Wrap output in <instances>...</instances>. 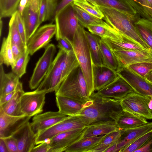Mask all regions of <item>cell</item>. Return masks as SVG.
<instances>
[{
	"label": "cell",
	"instance_id": "cell-7",
	"mask_svg": "<svg viewBox=\"0 0 152 152\" xmlns=\"http://www.w3.org/2000/svg\"><path fill=\"white\" fill-rule=\"evenodd\" d=\"M151 99L137 92L130 93L120 100L123 110L143 117L152 119V112L148 104Z\"/></svg>",
	"mask_w": 152,
	"mask_h": 152
},
{
	"label": "cell",
	"instance_id": "cell-52",
	"mask_svg": "<svg viewBox=\"0 0 152 152\" xmlns=\"http://www.w3.org/2000/svg\"><path fill=\"white\" fill-rule=\"evenodd\" d=\"M12 54L15 62L24 52H23L17 45L15 44H12Z\"/></svg>",
	"mask_w": 152,
	"mask_h": 152
},
{
	"label": "cell",
	"instance_id": "cell-8",
	"mask_svg": "<svg viewBox=\"0 0 152 152\" xmlns=\"http://www.w3.org/2000/svg\"><path fill=\"white\" fill-rule=\"evenodd\" d=\"M56 48L53 44H48L45 47L44 52L37 62L29 82L30 88L34 89L39 85L52 64Z\"/></svg>",
	"mask_w": 152,
	"mask_h": 152
},
{
	"label": "cell",
	"instance_id": "cell-57",
	"mask_svg": "<svg viewBox=\"0 0 152 152\" xmlns=\"http://www.w3.org/2000/svg\"><path fill=\"white\" fill-rule=\"evenodd\" d=\"M145 79L152 84V70L147 75Z\"/></svg>",
	"mask_w": 152,
	"mask_h": 152
},
{
	"label": "cell",
	"instance_id": "cell-17",
	"mask_svg": "<svg viewBox=\"0 0 152 152\" xmlns=\"http://www.w3.org/2000/svg\"><path fill=\"white\" fill-rule=\"evenodd\" d=\"M40 0H29L23 12L22 17L26 31L27 42L37 30Z\"/></svg>",
	"mask_w": 152,
	"mask_h": 152
},
{
	"label": "cell",
	"instance_id": "cell-18",
	"mask_svg": "<svg viewBox=\"0 0 152 152\" xmlns=\"http://www.w3.org/2000/svg\"><path fill=\"white\" fill-rule=\"evenodd\" d=\"M118 62L120 68L134 64L152 60V50H118L113 51Z\"/></svg>",
	"mask_w": 152,
	"mask_h": 152
},
{
	"label": "cell",
	"instance_id": "cell-29",
	"mask_svg": "<svg viewBox=\"0 0 152 152\" xmlns=\"http://www.w3.org/2000/svg\"><path fill=\"white\" fill-rule=\"evenodd\" d=\"M134 26L140 37L152 50V21L141 18L135 23Z\"/></svg>",
	"mask_w": 152,
	"mask_h": 152
},
{
	"label": "cell",
	"instance_id": "cell-25",
	"mask_svg": "<svg viewBox=\"0 0 152 152\" xmlns=\"http://www.w3.org/2000/svg\"><path fill=\"white\" fill-rule=\"evenodd\" d=\"M115 122L117 127L121 129L140 126L148 122L147 119L143 117L124 110Z\"/></svg>",
	"mask_w": 152,
	"mask_h": 152
},
{
	"label": "cell",
	"instance_id": "cell-37",
	"mask_svg": "<svg viewBox=\"0 0 152 152\" xmlns=\"http://www.w3.org/2000/svg\"><path fill=\"white\" fill-rule=\"evenodd\" d=\"M121 133V129L104 135L99 142L89 152H104L111 145L117 143Z\"/></svg>",
	"mask_w": 152,
	"mask_h": 152
},
{
	"label": "cell",
	"instance_id": "cell-31",
	"mask_svg": "<svg viewBox=\"0 0 152 152\" xmlns=\"http://www.w3.org/2000/svg\"><path fill=\"white\" fill-rule=\"evenodd\" d=\"M85 32L90 49L93 63L96 65H104L100 48L101 38L86 31Z\"/></svg>",
	"mask_w": 152,
	"mask_h": 152
},
{
	"label": "cell",
	"instance_id": "cell-22",
	"mask_svg": "<svg viewBox=\"0 0 152 152\" xmlns=\"http://www.w3.org/2000/svg\"><path fill=\"white\" fill-rule=\"evenodd\" d=\"M56 98L58 111L68 116L79 114L84 107V103L69 97L56 96Z\"/></svg>",
	"mask_w": 152,
	"mask_h": 152
},
{
	"label": "cell",
	"instance_id": "cell-10",
	"mask_svg": "<svg viewBox=\"0 0 152 152\" xmlns=\"http://www.w3.org/2000/svg\"><path fill=\"white\" fill-rule=\"evenodd\" d=\"M45 91H37L24 92L20 100L22 111L26 115L31 117L41 113L45 103Z\"/></svg>",
	"mask_w": 152,
	"mask_h": 152
},
{
	"label": "cell",
	"instance_id": "cell-55",
	"mask_svg": "<svg viewBox=\"0 0 152 152\" xmlns=\"http://www.w3.org/2000/svg\"><path fill=\"white\" fill-rule=\"evenodd\" d=\"M117 143H115L109 147L104 152H116Z\"/></svg>",
	"mask_w": 152,
	"mask_h": 152
},
{
	"label": "cell",
	"instance_id": "cell-4",
	"mask_svg": "<svg viewBox=\"0 0 152 152\" xmlns=\"http://www.w3.org/2000/svg\"><path fill=\"white\" fill-rule=\"evenodd\" d=\"M84 28L79 24L71 45L90 89L94 92L93 74V61Z\"/></svg>",
	"mask_w": 152,
	"mask_h": 152
},
{
	"label": "cell",
	"instance_id": "cell-40",
	"mask_svg": "<svg viewBox=\"0 0 152 152\" xmlns=\"http://www.w3.org/2000/svg\"><path fill=\"white\" fill-rule=\"evenodd\" d=\"M29 55L27 50L11 66L12 72L20 78L26 72L27 66L30 58Z\"/></svg>",
	"mask_w": 152,
	"mask_h": 152
},
{
	"label": "cell",
	"instance_id": "cell-15",
	"mask_svg": "<svg viewBox=\"0 0 152 152\" xmlns=\"http://www.w3.org/2000/svg\"><path fill=\"white\" fill-rule=\"evenodd\" d=\"M31 117L25 115L16 116L6 113L0 107V138L12 136Z\"/></svg>",
	"mask_w": 152,
	"mask_h": 152
},
{
	"label": "cell",
	"instance_id": "cell-13",
	"mask_svg": "<svg viewBox=\"0 0 152 152\" xmlns=\"http://www.w3.org/2000/svg\"><path fill=\"white\" fill-rule=\"evenodd\" d=\"M136 92L123 78L118 77L111 83L95 93L103 97L120 100L129 94Z\"/></svg>",
	"mask_w": 152,
	"mask_h": 152
},
{
	"label": "cell",
	"instance_id": "cell-47",
	"mask_svg": "<svg viewBox=\"0 0 152 152\" xmlns=\"http://www.w3.org/2000/svg\"><path fill=\"white\" fill-rule=\"evenodd\" d=\"M58 42V47L64 50L67 53H69L74 51L71 44L66 39L59 38L57 40Z\"/></svg>",
	"mask_w": 152,
	"mask_h": 152
},
{
	"label": "cell",
	"instance_id": "cell-34",
	"mask_svg": "<svg viewBox=\"0 0 152 152\" xmlns=\"http://www.w3.org/2000/svg\"><path fill=\"white\" fill-rule=\"evenodd\" d=\"M73 7L79 23L84 28H87L89 25H101L104 23L105 21L102 19L90 14L74 3Z\"/></svg>",
	"mask_w": 152,
	"mask_h": 152
},
{
	"label": "cell",
	"instance_id": "cell-45",
	"mask_svg": "<svg viewBox=\"0 0 152 152\" xmlns=\"http://www.w3.org/2000/svg\"><path fill=\"white\" fill-rule=\"evenodd\" d=\"M16 23L19 32L24 44L27 46V40L26 37V28L22 17L17 10L14 13Z\"/></svg>",
	"mask_w": 152,
	"mask_h": 152
},
{
	"label": "cell",
	"instance_id": "cell-14",
	"mask_svg": "<svg viewBox=\"0 0 152 152\" xmlns=\"http://www.w3.org/2000/svg\"><path fill=\"white\" fill-rule=\"evenodd\" d=\"M64 80L58 60L56 56L50 69L35 90L45 91L47 93L55 92L58 89Z\"/></svg>",
	"mask_w": 152,
	"mask_h": 152
},
{
	"label": "cell",
	"instance_id": "cell-33",
	"mask_svg": "<svg viewBox=\"0 0 152 152\" xmlns=\"http://www.w3.org/2000/svg\"><path fill=\"white\" fill-rule=\"evenodd\" d=\"M100 45L103 64L116 72L120 68L113 51L101 38Z\"/></svg>",
	"mask_w": 152,
	"mask_h": 152
},
{
	"label": "cell",
	"instance_id": "cell-54",
	"mask_svg": "<svg viewBox=\"0 0 152 152\" xmlns=\"http://www.w3.org/2000/svg\"><path fill=\"white\" fill-rule=\"evenodd\" d=\"M0 152H9L6 144L2 138H0Z\"/></svg>",
	"mask_w": 152,
	"mask_h": 152
},
{
	"label": "cell",
	"instance_id": "cell-41",
	"mask_svg": "<svg viewBox=\"0 0 152 152\" xmlns=\"http://www.w3.org/2000/svg\"><path fill=\"white\" fill-rule=\"evenodd\" d=\"M73 2L74 4L90 14L100 19H103L104 15L98 6L87 0H74Z\"/></svg>",
	"mask_w": 152,
	"mask_h": 152
},
{
	"label": "cell",
	"instance_id": "cell-56",
	"mask_svg": "<svg viewBox=\"0 0 152 152\" xmlns=\"http://www.w3.org/2000/svg\"><path fill=\"white\" fill-rule=\"evenodd\" d=\"M149 14L152 18V0H146Z\"/></svg>",
	"mask_w": 152,
	"mask_h": 152
},
{
	"label": "cell",
	"instance_id": "cell-53",
	"mask_svg": "<svg viewBox=\"0 0 152 152\" xmlns=\"http://www.w3.org/2000/svg\"><path fill=\"white\" fill-rule=\"evenodd\" d=\"M29 0H20L18 6L17 10L22 15L23 11Z\"/></svg>",
	"mask_w": 152,
	"mask_h": 152
},
{
	"label": "cell",
	"instance_id": "cell-21",
	"mask_svg": "<svg viewBox=\"0 0 152 152\" xmlns=\"http://www.w3.org/2000/svg\"><path fill=\"white\" fill-rule=\"evenodd\" d=\"M92 67L94 91L101 89L118 76L116 72L104 65H96L93 63Z\"/></svg>",
	"mask_w": 152,
	"mask_h": 152
},
{
	"label": "cell",
	"instance_id": "cell-38",
	"mask_svg": "<svg viewBox=\"0 0 152 152\" xmlns=\"http://www.w3.org/2000/svg\"><path fill=\"white\" fill-rule=\"evenodd\" d=\"M9 26V32L11 35L12 44L17 45L23 52L26 51L27 50V47L22 40L18 29L14 14L11 17Z\"/></svg>",
	"mask_w": 152,
	"mask_h": 152
},
{
	"label": "cell",
	"instance_id": "cell-1",
	"mask_svg": "<svg viewBox=\"0 0 152 152\" xmlns=\"http://www.w3.org/2000/svg\"><path fill=\"white\" fill-rule=\"evenodd\" d=\"M123 111L120 100L101 97L94 92L84 103L79 114L90 120L92 124L115 122Z\"/></svg>",
	"mask_w": 152,
	"mask_h": 152
},
{
	"label": "cell",
	"instance_id": "cell-6",
	"mask_svg": "<svg viewBox=\"0 0 152 152\" xmlns=\"http://www.w3.org/2000/svg\"><path fill=\"white\" fill-rule=\"evenodd\" d=\"M91 123L90 120L80 114L68 116L64 120L38 134L36 140V145L49 140L59 134L84 128Z\"/></svg>",
	"mask_w": 152,
	"mask_h": 152
},
{
	"label": "cell",
	"instance_id": "cell-19",
	"mask_svg": "<svg viewBox=\"0 0 152 152\" xmlns=\"http://www.w3.org/2000/svg\"><path fill=\"white\" fill-rule=\"evenodd\" d=\"M152 130V122H148L136 127L121 129V135L117 143L116 152H121L140 136Z\"/></svg>",
	"mask_w": 152,
	"mask_h": 152
},
{
	"label": "cell",
	"instance_id": "cell-5",
	"mask_svg": "<svg viewBox=\"0 0 152 152\" xmlns=\"http://www.w3.org/2000/svg\"><path fill=\"white\" fill-rule=\"evenodd\" d=\"M72 2L60 10L56 15L55 21L56 27V39L66 40L72 42L79 23L76 17Z\"/></svg>",
	"mask_w": 152,
	"mask_h": 152
},
{
	"label": "cell",
	"instance_id": "cell-9",
	"mask_svg": "<svg viewBox=\"0 0 152 152\" xmlns=\"http://www.w3.org/2000/svg\"><path fill=\"white\" fill-rule=\"evenodd\" d=\"M118 75L125 80L135 91L151 99L149 104L152 107V84L127 67L120 69Z\"/></svg>",
	"mask_w": 152,
	"mask_h": 152
},
{
	"label": "cell",
	"instance_id": "cell-16",
	"mask_svg": "<svg viewBox=\"0 0 152 152\" xmlns=\"http://www.w3.org/2000/svg\"><path fill=\"white\" fill-rule=\"evenodd\" d=\"M68 117L58 111H48L39 114L34 116L32 122L30 123V126L33 132L37 135Z\"/></svg>",
	"mask_w": 152,
	"mask_h": 152
},
{
	"label": "cell",
	"instance_id": "cell-50",
	"mask_svg": "<svg viewBox=\"0 0 152 152\" xmlns=\"http://www.w3.org/2000/svg\"><path fill=\"white\" fill-rule=\"evenodd\" d=\"M134 152H152V136L142 146Z\"/></svg>",
	"mask_w": 152,
	"mask_h": 152
},
{
	"label": "cell",
	"instance_id": "cell-42",
	"mask_svg": "<svg viewBox=\"0 0 152 152\" xmlns=\"http://www.w3.org/2000/svg\"><path fill=\"white\" fill-rule=\"evenodd\" d=\"M142 18L152 21L146 0H125Z\"/></svg>",
	"mask_w": 152,
	"mask_h": 152
},
{
	"label": "cell",
	"instance_id": "cell-51",
	"mask_svg": "<svg viewBox=\"0 0 152 152\" xmlns=\"http://www.w3.org/2000/svg\"><path fill=\"white\" fill-rule=\"evenodd\" d=\"M74 0H56L57 5L55 13V18L56 15L61 9Z\"/></svg>",
	"mask_w": 152,
	"mask_h": 152
},
{
	"label": "cell",
	"instance_id": "cell-20",
	"mask_svg": "<svg viewBox=\"0 0 152 152\" xmlns=\"http://www.w3.org/2000/svg\"><path fill=\"white\" fill-rule=\"evenodd\" d=\"M12 136L17 141L18 152H31L37 145V135L32 131L29 121L23 125Z\"/></svg>",
	"mask_w": 152,
	"mask_h": 152
},
{
	"label": "cell",
	"instance_id": "cell-44",
	"mask_svg": "<svg viewBox=\"0 0 152 152\" xmlns=\"http://www.w3.org/2000/svg\"><path fill=\"white\" fill-rule=\"evenodd\" d=\"M152 136V130L143 134L121 152H134L142 146Z\"/></svg>",
	"mask_w": 152,
	"mask_h": 152
},
{
	"label": "cell",
	"instance_id": "cell-2",
	"mask_svg": "<svg viewBox=\"0 0 152 152\" xmlns=\"http://www.w3.org/2000/svg\"><path fill=\"white\" fill-rule=\"evenodd\" d=\"M99 7L104 15L103 19L107 23L144 49H151L140 37L136 30L134 24L141 18L138 13L132 15L113 9Z\"/></svg>",
	"mask_w": 152,
	"mask_h": 152
},
{
	"label": "cell",
	"instance_id": "cell-48",
	"mask_svg": "<svg viewBox=\"0 0 152 152\" xmlns=\"http://www.w3.org/2000/svg\"><path fill=\"white\" fill-rule=\"evenodd\" d=\"M50 147L48 140H46L35 146L31 152H50Z\"/></svg>",
	"mask_w": 152,
	"mask_h": 152
},
{
	"label": "cell",
	"instance_id": "cell-28",
	"mask_svg": "<svg viewBox=\"0 0 152 152\" xmlns=\"http://www.w3.org/2000/svg\"><path fill=\"white\" fill-rule=\"evenodd\" d=\"M103 135L83 138L68 147L65 152H89L100 141Z\"/></svg>",
	"mask_w": 152,
	"mask_h": 152
},
{
	"label": "cell",
	"instance_id": "cell-43",
	"mask_svg": "<svg viewBox=\"0 0 152 152\" xmlns=\"http://www.w3.org/2000/svg\"><path fill=\"white\" fill-rule=\"evenodd\" d=\"M127 67L145 79L152 70V60L134 64Z\"/></svg>",
	"mask_w": 152,
	"mask_h": 152
},
{
	"label": "cell",
	"instance_id": "cell-49",
	"mask_svg": "<svg viewBox=\"0 0 152 152\" xmlns=\"http://www.w3.org/2000/svg\"><path fill=\"white\" fill-rule=\"evenodd\" d=\"M22 89H23V85L22 83H21L15 90L0 97V105H2L8 102L12 97L17 91Z\"/></svg>",
	"mask_w": 152,
	"mask_h": 152
},
{
	"label": "cell",
	"instance_id": "cell-12",
	"mask_svg": "<svg viewBox=\"0 0 152 152\" xmlns=\"http://www.w3.org/2000/svg\"><path fill=\"white\" fill-rule=\"evenodd\" d=\"M86 127L59 134L48 140L50 152H64L70 146L83 138Z\"/></svg>",
	"mask_w": 152,
	"mask_h": 152
},
{
	"label": "cell",
	"instance_id": "cell-26",
	"mask_svg": "<svg viewBox=\"0 0 152 152\" xmlns=\"http://www.w3.org/2000/svg\"><path fill=\"white\" fill-rule=\"evenodd\" d=\"M98 7L114 9L128 14H138L125 0H87Z\"/></svg>",
	"mask_w": 152,
	"mask_h": 152
},
{
	"label": "cell",
	"instance_id": "cell-23",
	"mask_svg": "<svg viewBox=\"0 0 152 152\" xmlns=\"http://www.w3.org/2000/svg\"><path fill=\"white\" fill-rule=\"evenodd\" d=\"M87 28L90 32L101 38L116 40H132L124 36L106 22L103 25H89Z\"/></svg>",
	"mask_w": 152,
	"mask_h": 152
},
{
	"label": "cell",
	"instance_id": "cell-24",
	"mask_svg": "<svg viewBox=\"0 0 152 152\" xmlns=\"http://www.w3.org/2000/svg\"><path fill=\"white\" fill-rule=\"evenodd\" d=\"M19 78L12 72L5 73L3 64H0V97L15 90L21 83Z\"/></svg>",
	"mask_w": 152,
	"mask_h": 152
},
{
	"label": "cell",
	"instance_id": "cell-11",
	"mask_svg": "<svg viewBox=\"0 0 152 152\" xmlns=\"http://www.w3.org/2000/svg\"><path fill=\"white\" fill-rule=\"evenodd\" d=\"M56 31L55 24L51 23L42 26L36 31L28 40L27 50L32 55L40 49L47 46Z\"/></svg>",
	"mask_w": 152,
	"mask_h": 152
},
{
	"label": "cell",
	"instance_id": "cell-35",
	"mask_svg": "<svg viewBox=\"0 0 152 152\" xmlns=\"http://www.w3.org/2000/svg\"><path fill=\"white\" fill-rule=\"evenodd\" d=\"M112 51L118 50H141L143 48L132 40H116L101 38Z\"/></svg>",
	"mask_w": 152,
	"mask_h": 152
},
{
	"label": "cell",
	"instance_id": "cell-3",
	"mask_svg": "<svg viewBox=\"0 0 152 152\" xmlns=\"http://www.w3.org/2000/svg\"><path fill=\"white\" fill-rule=\"evenodd\" d=\"M94 92L88 87L79 65L62 82L55 91L56 96L69 97L83 103L88 101Z\"/></svg>",
	"mask_w": 152,
	"mask_h": 152
},
{
	"label": "cell",
	"instance_id": "cell-39",
	"mask_svg": "<svg viewBox=\"0 0 152 152\" xmlns=\"http://www.w3.org/2000/svg\"><path fill=\"white\" fill-rule=\"evenodd\" d=\"M20 0H0V18L11 17L17 10Z\"/></svg>",
	"mask_w": 152,
	"mask_h": 152
},
{
	"label": "cell",
	"instance_id": "cell-46",
	"mask_svg": "<svg viewBox=\"0 0 152 152\" xmlns=\"http://www.w3.org/2000/svg\"><path fill=\"white\" fill-rule=\"evenodd\" d=\"M2 138L6 144L9 152H18L17 142L13 136Z\"/></svg>",
	"mask_w": 152,
	"mask_h": 152
},
{
	"label": "cell",
	"instance_id": "cell-30",
	"mask_svg": "<svg viewBox=\"0 0 152 152\" xmlns=\"http://www.w3.org/2000/svg\"><path fill=\"white\" fill-rule=\"evenodd\" d=\"M24 92L23 89L18 91L8 102L0 105V107L9 115L16 116L25 115L20 106L21 97Z\"/></svg>",
	"mask_w": 152,
	"mask_h": 152
},
{
	"label": "cell",
	"instance_id": "cell-36",
	"mask_svg": "<svg viewBox=\"0 0 152 152\" xmlns=\"http://www.w3.org/2000/svg\"><path fill=\"white\" fill-rule=\"evenodd\" d=\"M10 34L8 32L6 38L4 37L0 53V64H5L7 66H12L14 63L12 48Z\"/></svg>",
	"mask_w": 152,
	"mask_h": 152
},
{
	"label": "cell",
	"instance_id": "cell-32",
	"mask_svg": "<svg viewBox=\"0 0 152 152\" xmlns=\"http://www.w3.org/2000/svg\"><path fill=\"white\" fill-rule=\"evenodd\" d=\"M57 5L56 0H40L38 24L47 20L55 21V13Z\"/></svg>",
	"mask_w": 152,
	"mask_h": 152
},
{
	"label": "cell",
	"instance_id": "cell-27",
	"mask_svg": "<svg viewBox=\"0 0 152 152\" xmlns=\"http://www.w3.org/2000/svg\"><path fill=\"white\" fill-rule=\"evenodd\" d=\"M118 129L116 125L115 122L91 124L86 127L83 134V138L105 135Z\"/></svg>",
	"mask_w": 152,
	"mask_h": 152
}]
</instances>
